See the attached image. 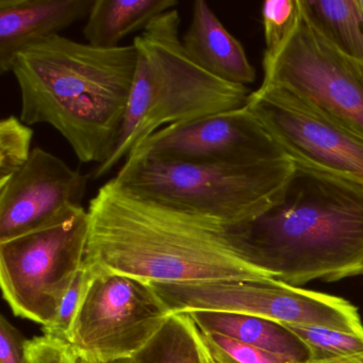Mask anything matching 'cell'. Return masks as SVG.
I'll return each instance as SVG.
<instances>
[{"mask_svg":"<svg viewBox=\"0 0 363 363\" xmlns=\"http://www.w3.org/2000/svg\"><path fill=\"white\" fill-rule=\"evenodd\" d=\"M172 313L199 311L247 314L284 324L316 325L363 333L358 309L341 297L276 279L152 284Z\"/></svg>","mask_w":363,"mask_h":363,"instance_id":"7","label":"cell"},{"mask_svg":"<svg viewBox=\"0 0 363 363\" xmlns=\"http://www.w3.org/2000/svg\"><path fill=\"white\" fill-rule=\"evenodd\" d=\"M282 158L288 157L244 106L164 127L142 142L127 159L252 164Z\"/></svg>","mask_w":363,"mask_h":363,"instance_id":"11","label":"cell"},{"mask_svg":"<svg viewBox=\"0 0 363 363\" xmlns=\"http://www.w3.org/2000/svg\"><path fill=\"white\" fill-rule=\"evenodd\" d=\"M245 106L295 165L363 186L360 133L274 84H261Z\"/></svg>","mask_w":363,"mask_h":363,"instance_id":"10","label":"cell"},{"mask_svg":"<svg viewBox=\"0 0 363 363\" xmlns=\"http://www.w3.org/2000/svg\"><path fill=\"white\" fill-rule=\"evenodd\" d=\"M299 16L298 0H269L263 4L262 21L267 50L279 46Z\"/></svg>","mask_w":363,"mask_h":363,"instance_id":"21","label":"cell"},{"mask_svg":"<svg viewBox=\"0 0 363 363\" xmlns=\"http://www.w3.org/2000/svg\"><path fill=\"white\" fill-rule=\"evenodd\" d=\"M177 0H94L82 33L94 48H120L121 42L161 14L177 9Z\"/></svg>","mask_w":363,"mask_h":363,"instance_id":"16","label":"cell"},{"mask_svg":"<svg viewBox=\"0 0 363 363\" xmlns=\"http://www.w3.org/2000/svg\"><path fill=\"white\" fill-rule=\"evenodd\" d=\"M82 363H99V362H91V361L86 360V359L82 358ZM109 363H131L130 360H120V361H114V362Z\"/></svg>","mask_w":363,"mask_h":363,"instance_id":"29","label":"cell"},{"mask_svg":"<svg viewBox=\"0 0 363 363\" xmlns=\"http://www.w3.org/2000/svg\"><path fill=\"white\" fill-rule=\"evenodd\" d=\"M89 176L62 159L33 148L28 162L0 184V241L39 226L62 210L82 206Z\"/></svg>","mask_w":363,"mask_h":363,"instance_id":"12","label":"cell"},{"mask_svg":"<svg viewBox=\"0 0 363 363\" xmlns=\"http://www.w3.org/2000/svg\"><path fill=\"white\" fill-rule=\"evenodd\" d=\"M27 341L5 315L0 316V363H30Z\"/></svg>","mask_w":363,"mask_h":363,"instance_id":"25","label":"cell"},{"mask_svg":"<svg viewBox=\"0 0 363 363\" xmlns=\"http://www.w3.org/2000/svg\"><path fill=\"white\" fill-rule=\"evenodd\" d=\"M137 63L133 44L99 48L60 35L41 40L12 63L20 118L56 129L80 162L105 164L120 140Z\"/></svg>","mask_w":363,"mask_h":363,"instance_id":"3","label":"cell"},{"mask_svg":"<svg viewBox=\"0 0 363 363\" xmlns=\"http://www.w3.org/2000/svg\"><path fill=\"white\" fill-rule=\"evenodd\" d=\"M35 131L18 116L0 122V184H5L28 162Z\"/></svg>","mask_w":363,"mask_h":363,"instance_id":"20","label":"cell"},{"mask_svg":"<svg viewBox=\"0 0 363 363\" xmlns=\"http://www.w3.org/2000/svg\"><path fill=\"white\" fill-rule=\"evenodd\" d=\"M359 4H360L361 9H362L363 11V0H359Z\"/></svg>","mask_w":363,"mask_h":363,"instance_id":"30","label":"cell"},{"mask_svg":"<svg viewBox=\"0 0 363 363\" xmlns=\"http://www.w3.org/2000/svg\"><path fill=\"white\" fill-rule=\"evenodd\" d=\"M314 29L341 54L363 62V11L359 0H298Z\"/></svg>","mask_w":363,"mask_h":363,"instance_id":"17","label":"cell"},{"mask_svg":"<svg viewBox=\"0 0 363 363\" xmlns=\"http://www.w3.org/2000/svg\"><path fill=\"white\" fill-rule=\"evenodd\" d=\"M197 335H199V344H201V352H203L205 363H218V361L214 359V357L212 356L211 352H210V350H208L207 346H206V344L203 343V340H201V335H199V329H197Z\"/></svg>","mask_w":363,"mask_h":363,"instance_id":"27","label":"cell"},{"mask_svg":"<svg viewBox=\"0 0 363 363\" xmlns=\"http://www.w3.org/2000/svg\"><path fill=\"white\" fill-rule=\"evenodd\" d=\"M86 265L150 284L273 279L244 262L228 224L140 199L113 178L91 199Z\"/></svg>","mask_w":363,"mask_h":363,"instance_id":"1","label":"cell"},{"mask_svg":"<svg viewBox=\"0 0 363 363\" xmlns=\"http://www.w3.org/2000/svg\"><path fill=\"white\" fill-rule=\"evenodd\" d=\"M150 282L121 274L93 275L67 337L86 360H130L172 315Z\"/></svg>","mask_w":363,"mask_h":363,"instance_id":"8","label":"cell"},{"mask_svg":"<svg viewBox=\"0 0 363 363\" xmlns=\"http://www.w3.org/2000/svg\"><path fill=\"white\" fill-rule=\"evenodd\" d=\"M197 329H199V327H197ZM199 335H201V340H203V343L206 344V346H207L208 350H210V352H211L212 356L214 357V359H216V361H218V363H235L233 361H231L230 359L227 358L225 354H223L222 352H218L216 348H214L213 346L211 345V344L208 343L207 340L205 339V337H203V335H201V331H199Z\"/></svg>","mask_w":363,"mask_h":363,"instance_id":"26","label":"cell"},{"mask_svg":"<svg viewBox=\"0 0 363 363\" xmlns=\"http://www.w3.org/2000/svg\"><path fill=\"white\" fill-rule=\"evenodd\" d=\"M180 24L178 10H169L133 39L137 69L122 133L116 152L95 169L93 179L107 176L164 127L246 105L247 86L223 82L191 60L179 37Z\"/></svg>","mask_w":363,"mask_h":363,"instance_id":"4","label":"cell"},{"mask_svg":"<svg viewBox=\"0 0 363 363\" xmlns=\"http://www.w3.org/2000/svg\"><path fill=\"white\" fill-rule=\"evenodd\" d=\"M92 276L84 263V267L78 272L73 284L65 293L56 318L50 326L44 328V333L67 341Z\"/></svg>","mask_w":363,"mask_h":363,"instance_id":"22","label":"cell"},{"mask_svg":"<svg viewBox=\"0 0 363 363\" xmlns=\"http://www.w3.org/2000/svg\"><path fill=\"white\" fill-rule=\"evenodd\" d=\"M263 72L262 84L286 89L363 135V62L331 46L301 8L288 37L265 50Z\"/></svg>","mask_w":363,"mask_h":363,"instance_id":"9","label":"cell"},{"mask_svg":"<svg viewBox=\"0 0 363 363\" xmlns=\"http://www.w3.org/2000/svg\"><path fill=\"white\" fill-rule=\"evenodd\" d=\"M90 218L72 206L39 226L0 241V284L14 315L50 326L84 267Z\"/></svg>","mask_w":363,"mask_h":363,"instance_id":"6","label":"cell"},{"mask_svg":"<svg viewBox=\"0 0 363 363\" xmlns=\"http://www.w3.org/2000/svg\"><path fill=\"white\" fill-rule=\"evenodd\" d=\"M94 0H0V75L41 40L86 21Z\"/></svg>","mask_w":363,"mask_h":363,"instance_id":"13","label":"cell"},{"mask_svg":"<svg viewBox=\"0 0 363 363\" xmlns=\"http://www.w3.org/2000/svg\"><path fill=\"white\" fill-rule=\"evenodd\" d=\"M310 352L309 363H335L363 356V333H348L316 325L288 324Z\"/></svg>","mask_w":363,"mask_h":363,"instance_id":"19","label":"cell"},{"mask_svg":"<svg viewBox=\"0 0 363 363\" xmlns=\"http://www.w3.org/2000/svg\"><path fill=\"white\" fill-rule=\"evenodd\" d=\"M293 169L289 158L252 164L127 159L113 179L140 199L238 224L263 211Z\"/></svg>","mask_w":363,"mask_h":363,"instance_id":"5","label":"cell"},{"mask_svg":"<svg viewBox=\"0 0 363 363\" xmlns=\"http://www.w3.org/2000/svg\"><path fill=\"white\" fill-rule=\"evenodd\" d=\"M131 363H205L197 327L189 313H173Z\"/></svg>","mask_w":363,"mask_h":363,"instance_id":"18","label":"cell"},{"mask_svg":"<svg viewBox=\"0 0 363 363\" xmlns=\"http://www.w3.org/2000/svg\"><path fill=\"white\" fill-rule=\"evenodd\" d=\"M182 41L191 60L214 77L244 86L256 80L243 46L203 0L193 4L190 26Z\"/></svg>","mask_w":363,"mask_h":363,"instance_id":"14","label":"cell"},{"mask_svg":"<svg viewBox=\"0 0 363 363\" xmlns=\"http://www.w3.org/2000/svg\"><path fill=\"white\" fill-rule=\"evenodd\" d=\"M189 314L195 325L206 333H218L282 354L296 363H309L310 352L307 346L290 329L279 323L231 312L199 311Z\"/></svg>","mask_w":363,"mask_h":363,"instance_id":"15","label":"cell"},{"mask_svg":"<svg viewBox=\"0 0 363 363\" xmlns=\"http://www.w3.org/2000/svg\"><path fill=\"white\" fill-rule=\"evenodd\" d=\"M199 331L208 343L235 363H296L288 357L242 343L225 335L206 333L201 329Z\"/></svg>","mask_w":363,"mask_h":363,"instance_id":"23","label":"cell"},{"mask_svg":"<svg viewBox=\"0 0 363 363\" xmlns=\"http://www.w3.org/2000/svg\"><path fill=\"white\" fill-rule=\"evenodd\" d=\"M335 363H363V356L356 357V358L347 359V360L339 361Z\"/></svg>","mask_w":363,"mask_h":363,"instance_id":"28","label":"cell"},{"mask_svg":"<svg viewBox=\"0 0 363 363\" xmlns=\"http://www.w3.org/2000/svg\"><path fill=\"white\" fill-rule=\"evenodd\" d=\"M228 231L244 262L290 286L363 275V186L294 164L272 203Z\"/></svg>","mask_w":363,"mask_h":363,"instance_id":"2","label":"cell"},{"mask_svg":"<svg viewBox=\"0 0 363 363\" xmlns=\"http://www.w3.org/2000/svg\"><path fill=\"white\" fill-rule=\"evenodd\" d=\"M26 347L30 363H82V357L71 344L46 333L28 340Z\"/></svg>","mask_w":363,"mask_h":363,"instance_id":"24","label":"cell"}]
</instances>
